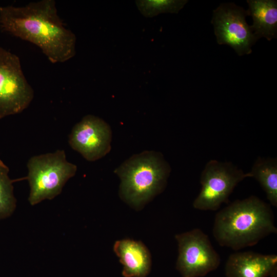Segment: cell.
Returning <instances> with one entry per match:
<instances>
[{"label":"cell","instance_id":"6da1fadb","mask_svg":"<svg viewBox=\"0 0 277 277\" xmlns=\"http://www.w3.org/2000/svg\"><path fill=\"white\" fill-rule=\"evenodd\" d=\"M0 29L35 45L52 63L66 62L75 55V35L65 27L54 0L1 7Z\"/></svg>","mask_w":277,"mask_h":277},{"label":"cell","instance_id":"7a4b0ae2","mask_svg":"<svg viewBox=\"0 0 277 277\" xmlns=\"http://www.w3.org/2000/svg\"><path fill=\"white\" fill-rule=\"evenodd\" d=\"M276 232L270 206L254 195L236 200L220 210L212 228L217 243L234 250L255 245Z\"/></svg>","mask_w":277,"mask_h":277},{"label":"cell","instance_id":"3957f363","mask_svg":"<svg viewBox=\"0 0 277 277\" xmlns=\"http://www.w3.org/2000/svg\"><path fill=\"white\" fill-rule=\"evenodd\" d=\"M170 172L169 164L160 152L146 151L134 155L115 170L121 181L120 196L140 209L163 191Z\"/></svg>","mask_w":277,"mask_h":277},{"label":"cell","instance_id":"277c9868","mask_svg":"<svg viewBox=\"0 0 277 277\" xmlns=\"http://www.w3.org/2000/svg\"><path fill=\"white\" fill-rule=\"evenodd\" d=\"M27 166L26 179L30 189L28 201L31 205L46 199L52 200L60 194L77 170L75 165L67 161L63 150L33 156Z\"/></svg>","mask_w":277,"mask_h":277},{"label":"cell","instance_id":"5b68a950","mask_svg":"<svg viewBox=\"0 0 277 277\" xmlns=\"http://www.w3.org/2000/svg\"><path fill=\"white\" fill-rule=\"evenodd\" d=\"M245 178L246 173L231 163L210 161L201 173V189L193 207L203 211L217 210L228 202L235 186Z\"/></svg>","mask_w":277,"mask_h":277},{"label":"cell","instance_id":"8992f818","mask_svg":"<svg viewBox=\"0 0 277 277\" xmlns=\"http://www.w3.org/2000/svg\"><path fill=\"white\" fill-rule=\"evenodd\" d=\"M175 238L179 252L176 269L182 277H203L219 266L220 256L201 229L177 234Z\"/></svg>","mask_w":277,"mask_h":277},{"label":"cell","instance_id":"52a82bcc","mask_svg":"<svg viewBox=\"0 0 277 277\" xmlns=\"http://www.w3.org/2000/svg\"><path fill=\"white\" fill-rule=\"evenodd\" d=\"M34 97L23 72L19 58L0 47V119L19 113Z\"/></svg>","mask_w":277,"mask_h":277},{"label":"cell","instance_id":"ba28073f","mask_svg":"<svg viewBox=\"0 0 277 277\" xmlns=\"http://www.w3.org/2000/svg\"><path fill=\"white\" fill-rule=\"evenodd\" d=\"M247 10L233 3L221 4L213 11L211 23L219 44L228 45L242 56L251 53L257 41L246 21Z\"/></svg>","mask_w":277,"mask_h":277},{"label":"cell","instance_id":"9c48e42d","mask_svg":"<svg viewBox=\"0 0 277 277\" xmlns=\"http://www.w3.org/2000/svg\"><path fill=\"white\" fill-rule=\"evenodd\" d=\"M111 139L110 126L102 119L87 115L73 127L69 144L86 160L94 161L110 151Z\"/></svg>","mask_w":277,"mask_h":277},{"label":"cell","instance_id":"30bf717a","mask_svg":"<svg viewBox=\"0 0 277 277\" xmlns=\"http://www.w3.org/2000/svg\"><path fill=\"white\" fill-rule=\"evenodd\" d=\"M276 267V254L243 251L229 255L225 271L226 277H268Z\"/></svg>","mask_w":277,"mask_h":277},{"label":"cell","instance_id":"8fae6325","mask_svg":"<svg viewBox=\"0 0 277 277\" xmlns=\"http://www.w3.org/2000/svg\"><path fill=\"white\" fill-rule=\"evenodd\" d=\"M113 250L119 258L124 277H146L151 267L149 250L140 241L123 239L115 242Z\"/></svg>","mask_w":277,"mask_h":277},{"label":"cell","instance_id":"7c38bea8","mask_svg":"<svg viewBox=\"0 0 277 277\" xmlns=\"http://www.w3.org/2000/svg\"><path fill=\"white\" fill-rule=\"evenodd\" d=\"M248 15L253 19L250 26L256 39L264 37L268 41L276 38L277 1L275 0H248Z\"/></svg>","mask_w":277,"mask_h":277},{"label":"cell","instance_id":"4fadbf2b","mask_svg":"<svg viewBox=\"0 0 277 277\" xmlns=\"http://www.w3.org/2000/svg\"><path fill=\"white\" fill-rule=\"evenodd\" d=\"M246 177H253L260 183L270 204L277 206V162L274 159L259 158Z\"/></svg>","mask_w":277,"mask_h":277},{"label":"cell","instance_id":"5bb4252c","mask_svg":"<svg viewBox=\"0 0 277 277\" xmlns=\"http://www.w3.org/2000/svg\"><path fill=\"white\" fill-rule=\"evenodd\" d=\"M9 172L8 167L0 160V219L9 217L15 210L16 201L13 194V182L26 179L25 177L11 180Z\"/></svg>","mask_w":277,"mask_h":277},{"label":"cell","instance_id":"9a60e30c","mask_svg":"<svg viewBox=\"0 0 277 277\" xmlns=\"http://www.w3.org/2000/svg\"><path fill=\"white\" fill-rule=\"evenodd\" d=\"M187 2L184 0H149L140 1L137 4L143 15L153 16L161 13H177Z\"/></svg>","mask_w":277,"mask_h":277},{"label":"cell","instance_id":"2e32d148","mask_svg":"<svg viewBox=\"0 0 277 277\" xmlns=\"http://www.w3.org/2000/svg\"><path fill=\"white\" fill-rule=\"evenodd\" d=\"M270 277H277V267L275 268L269 275Z\"/></svg>","mask_w":277,"mask_h":277}]
</instances>
